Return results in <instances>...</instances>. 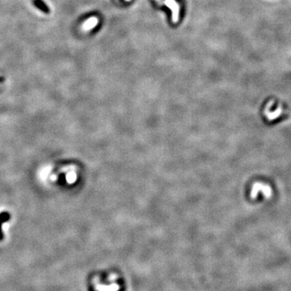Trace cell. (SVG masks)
I'll return each mask as SVG.
<instances>
[{
	"label": "cell",
	"mask_w": 291,
	"mask_h": 291,
	"mask_svg": "<svg viewBox=\"0 0 291 291\" xmlns=\"http://www.w3.org/2000/svg\"><path fill=\"white\" fill-rule=\"evenodd\" d=\"M159 4L166 5L172 10V22L177 23L179 20V14H180V5L176 0H155Z\"/></svg>",
	"instance_id": "6da1fadb"
},
{
	"label": "cell",
	"mask_w": 291,
	"mask_h": 291,
	"mask_svg": "<svg viewBox=\"0 0 291 291\" xmlns=\"http://www.w3.org/2000/svg\"><path fill=\"white\" fill-rule=\"evenodd\" d=\"M99 23V19L96 16L89 18L87 21L83 24V31H89L92 28H94Z\"/></svg>",
	"instance_id": "7a4b0ae2"
},
{
	"label": "cell",
	"mask_w": 291,
	"mask_h": 291,
	"mask_svg": "<svg viewBox=\"0 0 291 291\" xmlns=\"http://www.w3.org/2000/svg\"><path fill=\"white\" fill-rule=\"evenodd\" d=\"M10 217H11V216H10L8 212H2L0 213V241H2L3 239V234H2V223L8 222L10 220Z\"/></svg>",
	"instance_id": "3957f363"
},
{
	"label": "cell",
	"mask_w": 291,
	"mask_h": 291,
	"mask_svg": "<svg viewBox=\"0 0 291 291\" xmlns=\"http://www.w3.org/2000/svg\"><path fill=\"white\" fill-rule=\"evenodd\" d=\"M126 2H130V1H131V0H126Z\"/></svg>",
	"instance_id": "277c9868"
}]
</instances>
